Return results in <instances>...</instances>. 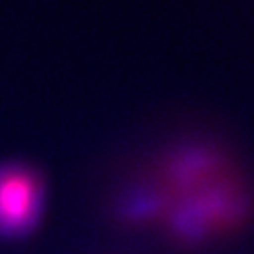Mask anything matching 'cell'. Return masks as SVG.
<instances>
[{
  "label": "cell",
  "mask_w": 254,
  "mask_h": 254,
  "mask_svg": "<svg viewBox=\"0 0 254 254\" xmlns=\"http://www.w3.org/2000/svg\"><path fill=\"white\" fill-rule=\"evenodd\" d=\"M44 186L39 171L23 163L0 164V237H23L39 222Z\"/></svg>",
  "instance_id": "7a4b0ae2"
},
{
  "label": "cell",
  "mask_w": 254,
  "mask_h": 254,
  "mask_svg": "<svg viewBox=\"0 0 254 254\" xmlns=\"http://www.w3.org/2000/svg\"><path fill=\"white\" fill-rule=\"evenodd\" d=\"M161 186L138 190L129 203L134 215H161L180 242L198 246L246 226L254 212L249 184L230 159L214 147L189 143L161 164ZM157 184V186H159Z\"/></svg>",
  "instance_id": "6da1fadb"
}]
</instances>
